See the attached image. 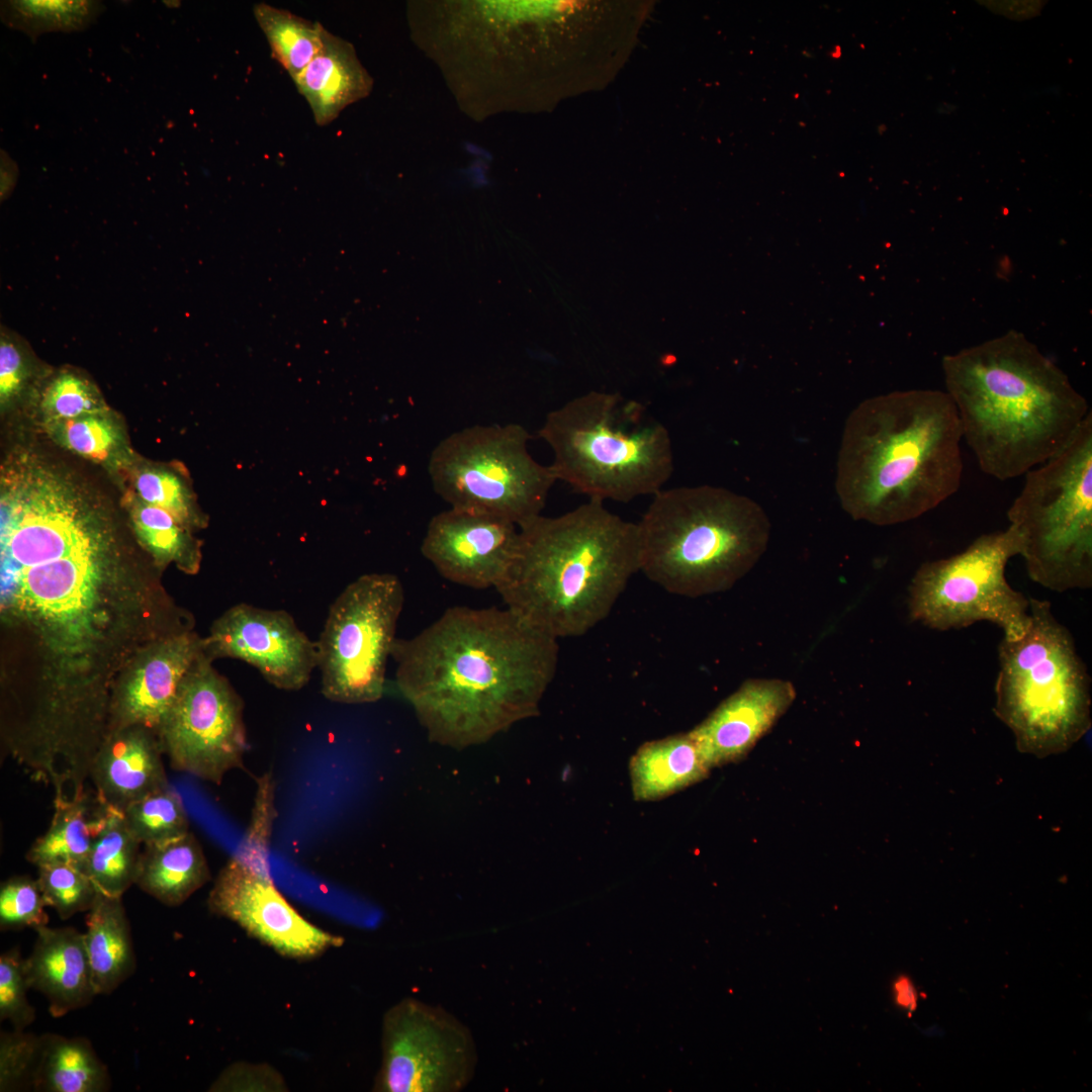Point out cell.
<instances>
[{
	"mask_svg": "<svg viewBox=\"0 0 1092 1092\" xmlns=\"http://www.w3.org/2000/svg\"><path fill=\"white\" fill-rule=\"evenodd\" d=\"M395 686L430 741L458 750L539 714L558 666V639L496 607L447 609L396 638Z\"/></svg>",
	"mask_w": 1092,
	"mask_h": 1092,
	"instance_id": "1",
	"label": "cell"
},
{
	"mask_svg": "<svg viewBox=\"0 0 1092 1092\" xmlns=\"http://www.w3.org/2000/svg\"><path fill=\"white\" fill-rule=\"evenodd\" d=\"M941 368L963 440L999 480L1045 462L1091 413L1068 375L1014 330L945 355Z\"/></svg>",
	"mask_w": 1092,
	"mask_h": 1092,
	"instance_id": "2",
	"label": "cell"
},
{
	"mask_svg": "<svg viewBox=\"0 0 1092 1092\" xmlns=\"http://www.w3.org/2000/svg\"><path fill=\"white\" fill-rule=\"evenodd\" d=\"M961 424L945 391L909 389L870 397L847 417L835 490L853 520L877 526L921 517L961 485Z\"/></svg>",
	"mask_w": 1092,
	"mask_h": 1092,
	"instance_id": "3",
	"label": "cell"
},
{
	"mask_svg": "<svg viewBox=\"0 0 1092 1092\" xmlns=\"http://www.w3.org/2000/svg\"><path fill=\"white\" fill-rule=\"evenodd\" d=\"M519 531L515 561L495 589L506 608L556 639L604 621L640 570L637 524L601 500L541 514Z\"/></svg>",
	"mask_w": 1092,
	"mask_h": 1092,
	"instance_id": "4",
	"label": "cell"
},
{
	"mask_svg": "<svg viewBox=\"0 0 1092 1092\" xmlns=\"http://www.w3.org/2000/svg\"><path fill=\"white\" fill-rule=\"evenodd\" d=\"M636 524L639 572L688 598L731 588L762 556L770 534L760 505L710 484L662 488Z\"/></svg>",
	"mask_w": 1092,
	"mask_h": 1092,
	"instance_id": "5",
	"label": "cell"
},
{
	"mask_svg": "<svg viewBox=\"0 0 1092 1092\" xmlns=\"http://www.w3.org/2000/svg\"><path fill=\"white\" fill-rule=\"evenodd\" d=\"M557 480L589 499L627 503L654 495L673 472L666 427L638 401L589 392L550 412L539 432Z\"/></svg>",
	"mask_w": 1092,
	"mask_h": 1092,
	"instance_id": "6",
	"label": "cell"
},
{
	"mask_svg": "<svg viewBox=\"0 0 1092 1092\" xmlns=\"http://www.w3.org/2000/svg\"><path fill=\"white\" fill-rule=\"evenodd\" d=\"M1028 600L1026 632L998 646L994 711L1021 752L1044 757L1065 752L1090 729L1091 680L1051 603Z\"/></svg>",
	"mask_w": 1092,
	"mask_h": 1092,
	"instance_id": "7",
	"label": "cell"
},
{
	"mask_svg": "<svg viewBox=\"0 0 1092 1092\" xmlns=\"http://www.w3.org/2000/svg\"><path fill=\"white\" fill-rule=\"evenodd\" d=\"M1028 576L1054 592L1092 585V413L1054 456L1024 474L1008 512Z\"/></svg>",
	"mask_w": 1092,
	"mask_h": 1092,
	"instance_id": "8",
	"label": "cell"
},
{
	"mask_svg": "<svg viewBox=\"0 0 1092 1092\" xmlns=\"http://www.w3.org/2000/svg\"><path fill=\"white\" fill-rule=\"evenodd\" d=\"M529 440L527 429L516 423L450 434L429 458L435 492L450 508L495 515L521 527L542 514L557 481L550 465L532 457Z\"/></svg>",
	"mask_w": 1092,
	"mask_h": 1092,
	"instance_id": "9",
	"label": "cell"
},
{
	"mask_svg": "<svg viewBox=\"0 0 1092 1092\" xmlns=\"http://www.w3.org/2000/svg\"><path fill=\"white\" fill-rule=\"evenodd\" d=\"M1020 552V536L1009 526L980 535L956 555L922 563L909 585L911 620L937 631L987 621L1003 638H1020L1029 626V600L1005 577L1009 559Z\"/></svg>",
	"mask_w": 1092,
	"mask_h": 1092,
	"instance_id": "10",
	"label": "cell"
},
{
	"mask_svg": "<svg viewBox=\"0 0 1092 1092\" xmlns=\"http://www.w3.org/2000/svg\"><path fill=\"white\" fill-rule=\"evenodd\" d=\"M403 603V585L391 573L362 574L335 599L316 641L326 699L367 704L382 698Z\"/></svg>",
	"mask_w": 1092,
	"mask_h": 1092,
	"instance_id": "11",
	"label": "cell"
},
{
	"mask_svg": "<svg viewBox=\"0 0 1092 1092\" xmlns=\"http://www.w3.org/2000/svg\"><path fill=\"white\" fill-rule=\"evenodd\" d=\"M204 651L182 678L156 729L171 768L220 785L248 750L244 701Z\"/></svg>",
	"mask_w": 1092,
	"mask_h": 1092,
	"instance_id": "12",
	"label": "cell"
},
{
	"mask_svg": "<svg viewBox=\"0 0 1092 1092\" xmlns=\"http://www.w3.org/2000/svg\"><path fill=\"white\" fill-rule=\"evenodd\" d=\"M476 1046L446 1010L404 998L384 1014L378 1092H458L473 1077Z\"/></svg>",
	"mask_w": 1092,
	"mask_h": 1092,
	"instance_id": "13",
	"label": "cell"
},
{
	"mask_svg": "<svg viewBox=\"0 0 1092 1092\" xmlns=\"http://www.w3.org/2000/svg\"><path fill=\"white\" fill-rule=\"evenodd\" d=\"M207 906L213 914L234 921L249 935L291 959H312L343 941L304 919L266 871L242 852L233 855L218 873Z\"/></svg>",
	"mask_w": 1092,
	"mask_h": 1092,
	"instance_id": "14",
	"label": "cell"
},
{
	"mask_svg": "<svg viewBox=\"0 0 1092 1092\" xmlns=\"http://www.w3.org/2000/svg\"><path fill=\"white\" fill-rule=\"evenodd\" d=\"M203 651L212 660H243L284 691L304 688L317 668L316 641L288 612L245 603L231 607L213 622L203 638Z\"/></svg>",
	"mask_w": 1092,
	"mask_h": 1092,
	"instance_id": "15",
	"label": "cell"
},
{
	"mask_svg": "<svg viewBox=\"0 0 1092 1092\" xmlns=\"http://www.w3.org/2000/svg\"><path fill=\"white\" fill-rule=\"evenodd\" d=\"M519 537V527L508 519L449 508L430 520L421 552L451 582L496 588L512 568Z\"/></svg>",
	"mask_w": 1092,
	"mask_h": 1092,
	"instance_id": "16",
	"label": "cell"
},
{
	"mask_svg": "<svg viewBox=\"0 0 1092 1092\" xmlns=\"http://www.w3.org/2000/svg\"><path fill=\"white\" fill-rule=\"evenodd\" d=\"M202 652L203 638L192 630L142 647L112 686L107 731L134 725L156 731L182 678Z\"/></svg>",
	"mask_w": 1092,
	"mask_h": 1092,
	"instance_id": "17",
	"label": "cell"
},
{
	"mask_svg": "<svg viewBox=\"0 0 1092 1092\" xmlns=\"http://www.w3.org/2000/svg\"><path fill=\"white\" fill-rule=\"evenodd\" d=\"M796 698L789 680L750 678L690 731L710 768L743 758Z\"/></svg>",
	"mask_w": 1092,
	"mask_h": 1092,
	"instance_id": "18",
	"label": "cell"
},
{
	"mask_svg": "<svg viewBox=\"0 0 1092 1092\" xmlns=\"http://www.w3.org/2000/svg\"><path fill=\"white\" fill-rule=\"evenodd\" d=\"M162 755L153 729L134 725L107 731L89 772L98 801L122 811L170 786Z\"/></svg>",
	"mask_w": 1092,
	"mask_h": 1092,
	"instance_id": "19",
	"label": "cell"
},
{
	"mask_svg": "<svg viewBox=\"0 0 1092 1092\" xmlns=\"http://www.w3.org/2000/svg\"><path fill=\"white\" fill-rule=\"evenodd\" d=\"M24 959L29 988L42 994L53 1017L87 1006L97 996L84 933L74 927L39 926Z\"/></svg>",
	"mask_w": 1092,
	"mask_h": 1092,
	"instance_id": "20",
	"label": "cell"
},
{
	"mask_svg": "<svg viewBox=\"0 0 1092 1092\" xmlns=\"http://www.w3.org/2000/svg\"><path fill=\"white\" fill-rule=\"evenodd\" d=\"M322 40L318 53L293 82L307 101L315 123L324 126L347 106L366 97L372 79L350 42L326 28Z\"/></svg>",
	"mask_w": 1092,
	"mask_h": 1092,
	"instance_id": "21",
	"label": "cell"
},
{
	"mask_svg": "<svg viewBox=\"0 0 1092 1092\" xmlns=\"http://www.w3.org/2000/svg\"><path fill=\"white\" fill-rule=\"evenodd\" d=\"M211 878L202 847L190 831L144 845L134 885L164 905L183 904Z\"/></svg>",
	"mask_w": 1092,
	"mask_h": 1092,
	"instance_id": "22",
	"label": "cell"
},
{
	"mask_svg": "<svg viewBox=\"0 0 1092 1092\" xmlns=\"http://www.w3.org/2000/svg\"><path fill=\"white\" fill-rule=\"evenodd\" d=\"M711 768L690 732L642 744L630 760L636 801H656L705 780Z\"/></svg>",
	"mask_w": 1092,
	"mask_h": 1092,
	"instance_id": "23",
	"label": "cell"
},
{
	"mask_svg": "<svg viewBox=\"0 0 1092 1092\" xmlns=\"http://www.w3.org/2000/svg\"><path fill=\"white\" fill-rule=\"evenodd\" d=\"M122 897L98 892L87 911L85 944L97 995L112 993L135 970V954Z\"/></svg>",
	"mask_w": 1092,
	"mask_h": 1092,
	"instance_id": "24",
	"label": "cell"
},
{
	"mask_svg": "<svg viewBox=\"0 0 1092 1092\" xmlns=\"http://www.w3.org/2000/svg\"><path fill=\"white\" fill-rule=\"evenodd\" d=\"M108 1069L84 1037L41 1034V1052L34 1077L36 1092H105Z\"/></svg>",
	"mask_w": 1092,
	"mask_h": 1092,
	"instance_id": "25",
	"label": "cell"
},
{
	"mask_svg": "<svg viewBox=\"0 0 1092 1092\" xmlns=\"http://www.w3.org/2000/svg\"><path fill=\"white\" fill-rule=\"evenodd\" d=\"M141 845L122 811L102 804L84 869L98 892L122 897L134 885Z\"/></svg>",
	"mask_w": 1092,
	"mask_h": 1092,
	"instance_id": "26",
	"label": "cell"
},
{
	"mask_svg": "<svg viewBox=\"0 0 1092 1092\" xmlns=\"http://www.w3.org/2000/svg\"><path fill=\"white\" fill-rule=\"evenodd\" d=\"M101 806L87 792L72 799H54L49 828L27 850V861L36 867L64 862L84 870Z\"/></svg>",
	"mask_w": 1092,
	"mask_h": 1092,
	"instance_id": "27",
	"label": "cell"
},
{
	"mask_svg": "<svg viewBox=\"0 0 1092 1092\" xmlns=\"http://www.w3.org/2000/svg\"><path fill=\"white\" fill-rule=\"evenodd\" d=\"M254 16L266 35L272 57L294 81L321 50L325 27L266 3L254 6Z\"/></svg>",
	"mask_w": 1092,
	"mask_h": 1092,
	"instance_id": "28",
	"label": "cell"
},
{
	"mask_svg": "<svg viewBox=\"0 0 1092 1092\" xmlns=\"http://www.w3.org/2000/svg\"><path fill=\"white\" fill-rule=\"evenodd\" d=\"M131 519L139 540L160 563L176 562L188 573L198 570V542L171 513L142 503L133 510Z\"/></svg>",
	"mask_w": 1092,
	"mask_h": 1092,
	"instance_id": "29",
	"label": "cell"
},
{
	"mask_svg": "<svg viewBox=\"0 0 1092 1092\" xmlns=\"http://www.w3.org/2000/svg\"><path fill=\"white\" fill-rule=\"evenodd\" d=\"M102 4L96 1H2V21L37 36L48 31L84 29L100 14Z\"/></svg>",
	"mask_w": 1092,
	"mask_h": 1092,
	"instance_id": "30",
	"label": "cell"
},
{
	"mask_svg": "<svg viewBox=\"0 0 1092 1092\" xmlns=\"http://www.w3.org/2000/svg\"><path fill=\"white\" fill-rule=\"evenodd\" d=\"M130 831L144 845L156 844L189 832V819L179 793L168 786L122 810Z\"/></svg>",
	"mask_w": 1092,
	"mask_h": 1092,
	"instance_id": "31",
	"label": "cell"
},
{
	"mask_svg": "<svg viewBox=\"0 0 1092 1092\" xmlns=\"http://www.w3.org/2000/svg\"><path fill=\"white\" fill-rule=\"evenodd\" d=\"M36 868V880L46 905L52 907L62 920L91 908L98 890L84 870L64 862Z\"/></svg>",
	"mask_w": 1092,
	"mask_h": 1092,
	"instance_id": "32",
	"label": "cell"
},
{
	"mask_svg": "<svg viewBox=\"0 0 1092 1092\" xmlns=\"http://www.w3.org/2000/svg\"><path fill=\"white\" fill-rule=\"evenodd\" d=\"M40 406L53 421H69L103 413L104 402L96 385L76 370L63 369L41 390Z\"/></svg>",
	"mask_w": 1092,
	"mask_h": 1092,
	"instance_id": "33",
	"label": "cell"
},
{
	"mask_svg": "<svg viewBox=\"0 0 1092 1092\" xmlns=\"http://www.w3.org/2000/svg\"><path fill=\"white\" fill-rule=\"evenodd\" d=\"M41 1052V1034L24 1029L0 1033V1091H32Z\"/></svg>",
	"mask_w": 1092,
	"mask_h": 1092,
	"instance_id": "34",
	"label": "cell"
},
{
	"mask_svg": "<svg viewBox=\"0 0 1092 1092\" xmlns=\"http://www.w3.org/2000/svg\"><path fill=\"white\" fill-rule=\"evenodd\" d=\"M135 487L143 503L168 511L187 530L203 525L186 484L178 475L166 470H145L139 474Z\"/></svg>",
	"mask_w": 1092,
	"mask_h": 1092,
	"instance_id": "35",
	"label": "cell"
},
{
	"mask_svg": "<svg viewBox=\"0 0 1092 1092\" xmlns=\"http://www.w3.org/2000/svg\"><path fill=\"white\" fill-rule=\"evenodd\" d=\"M46 907L36 879L11 877L0 888V928L8 931L48 925Z\"/></svg>",
	"mask_w": 1092,
	"mask_h": 1092,
	"instance_id": "36",
	"label": "cell"
},
{
	"mask_svg": "<svg viewBox=\"0 0 1092 1092\" xmlns=\"http://www.w3.org/2000/svg\"><path fill=\"white\" fill-rule=\"evenodd\" d=\"M29 989L21 951L14 947L3 952L0 956V1019L9 1021L14 1029H25L35 1019V1010L27 998Z\"/></svg>",
	"mask_w": 1092,
	"mask_h": 1092,
	"instance_id": "37",
	"label": "cell"
},
{
	"mask_svg": "<svg viewBox=\"0 0 1092 1092\" xmlns=\"http://www.w3.org/2000/svg\"><path fill=\"white\" fill-rule=\"evenodd\" d=\"M32 376L28 346L13 330H0V402L5 406L25 391Z\"/></svg>",
	"mask_w": 1092,
	"mask_h": 1092,
	"instance_id": "38",
	"label": "cell"
},
{
	"mask_svg": "<svg viewBox=\"0 0 1092 1092\" xmlns=\"http://www.w3.org/2000/svg\"><path fill=\"white\" fill-rule=\"evenodd\" d=\"M61 436L69 449L91 458L105 457L119 437L116 427L102 413L64 421Z\"/></svg>",
	"mask_w": 1092,
	"mask_h": 1092,
	"instance_id": "39",
	"label": "cell"
},
{
	"mask_svg": "<svg viewBox=\"0 0 1092 1092\" xmlns=\"http://www.w3.org/2000/svg\"><path fill=\"white\" fill-rule=\"evenodd\" d=\"M283 1087L280 1076L269 1067L233 1065L212 1083L209 1091L276 1090Z\"/></svg>",
	"mask_w": 1092,
	"mask_h": 1092,
	"instance_id": "40",
	"label": "cell"
},
{
	"mask_svg": "<svg viewBox=\"0 0 1092 1092\" xmlns=\"http://www.w3.org/2000/svg\"><path fill=\"white\" fill-rule=\"evenodd\" d=\"M13 170H16V165L14 164V162L12 160L9 159V157L6 155V153H4V156H3V153H2V158H1V194H2V197H3V194H4V197H5L6 193L10 192L11 189L13 188V185L15 184V179H16L17 175H16V173H13Z\"/></svg>",
	"mask_w": 1092,
	"mask_h": 1092,
	"instance_id": "41",
	"label": "cell"
}]
</instances>
